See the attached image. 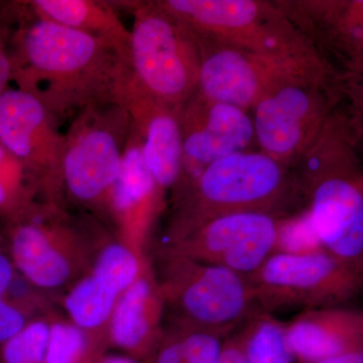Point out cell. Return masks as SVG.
Here are the masks:
<instances>
[{"label": "cell", "instance_id": "cell-1", "mask_svg": "<svg viewBox=\"0 0 363 363\" xmlns=\"http://www.w3.org/2000/svg\"><path fill=\"white\" fill-rule=\"evenodd\" d=\"M11 82L59 121L87 107L117 104L130 68L102 40L33 16L18 1L11 47Z\"/></svg>", "mask_w": 363, "mask_h": 363}, {"label": "cell", "instance_id": "cell-2", "mask_svg": "<svg viewBox=\"0 0 363 363\" xmlns=\"http://www.w3.org/2000/svg\"><path fill=\"white\" fill-rule=\"evenodd\" d=\"M306 207L298 177L262 152H235L212 162L192 182L179 214V240L206 222L235 213L277 218Z\"/></svg>", "mask_w": 363, "mask_h": 363}, {"label": "cell", "instance_id": "cell-3", "mask_svg": "<svg viewBox=\"0 0 363 363\" xmlns=\"http://www.w3.org/2000/svg\"><path fill=\"white\" fill-rule=\"evenodd\" d=\"M351 157L345 138H335L326 123L301 159L306 164L298 181L322 247L363 274L362 177Z\"/></svg>", "mask_w": 363, "mask_h": 363}, {"label": "cell", "instance_id": "cell-4", "mask_svg": "<svg viewBox=\"0 0 363 363\" xmlns=\"http://www.w3.org/2000/svg\"><path fill=\"white\" fill-rule=\"evenodd\" d=\"M133 16L130 80L149 96L181 108L197 92L199 45L193 33L157 1H121Z\"/></svg>", "mask_w": 363, "mask_h": 363}, {"label": "cell", "instance_id": "cell-5", "mask_svg": "<svg viewBox=\"0 0 363 363\" xmlns=\"http://www.w3.org/2000/svg\"><path fill=\"white\" fill-rule=\"evenodd\" d=\"M198 43L267 55L317 52L278 6L257 0H161Z\"/></svg>", "mask_w": 363, "mask_h": 363}, {"label": "cell", "instance_id": "cell-6", "mask_svg": "<svg viewBox=\"0 0 363 363\" xmlns=\"http://www.w3.org/2000/svg\"><path fill=\"white\" fill-rule=\"evenodd\" d=\"M260 311L274 313L343 307L359 296L362 274L326 250L274 253L245 277Z\"/></svg>", "mask_w": 363, "mask_h": 363}, {"label": "cell", "instance_id": "cell-7", "mask_svg": "<svg viewBox=\"0 0 363 363\" xmlns=\"http://www.w3.org/2000/svg\"><path fill=\"white\" fill-rule=\"evenodd\" d=\"M198 45L201 63L197 92L245 111L281 86L328 76L327 66L316 52L267 55L205 43Z\"/></svg>", "mask_w": 363, "mask_h": 363}, {"label": "cell", "instance_id": "cell-8", "mask_svg": "<svg viewBox=\"0 0 363 363\" xmlns=\"http://www.w3.org/2000/svg\"><path fill=\"white\" fill-rule=\"evenodd\" d=\"M130 130V117L118 104L87 107L72 117L65 133L63 185L74 199L109 203Z\"/></svg>", "mask_w": 363, "mask_h": 363}, {"label": "cell", "instance_id": "cell-9", "mask_svg": "<svg viewBox=\"0 0 363 363\" xmlns=\"http://www.w3.org/2000/svg\"><path fill=\"white\" fill-rule=\"evenodd\" d=\"M164 296L175 306L181 328L227 337L257 311L245 277L174 252Z\"/></svg>", "mask_w": 363, "mask_h": 363}, {"label": "cell", "instance_id": "cell-10", "mask_svg": "<svg viewBox=\"0 0 363 363\" xmlns=\"http://www.w3.org/2000/svg\"><path fill=\"white\" fill-rule=\"evenodd\" d=\"M327 77L281 86L253 107L255 140L264 154L286 168L307 154L328 121L333 100Z\"/></svg>", "mask_w": 363, "mask_h": 363}, {"label": "cell", "instance_id": "cell-11", "mask_svg": "<svg viewBox=\"0 0 363 363\" xmlns=\"http://www.w3.org/2000/svg\"><path fill=\"white\" fill-rule=\"evenodd\" d=\"M59 121L18 88L9 87L0 96V143L23 164L33 183L50 194L63 186L65 133Z\"/></svg>", "mask_w": 363, "mask_h": 363}, {"label": "cell", "instance_id": "cell-12", "mask_svg": "<svg viewBox=\"0 0 363 363\" xmlns=\"http://www.w3.org/2000/svg\"><path fill=\"white\" fill-rule=\"evenodd\" d=\"M279 219L252 212L216 217L179 240L175 252L247 277L274 253Z\"/></svg>", "mask_w": 363, "mask_h": 363}, {"label": "cell", "instance_id": "cell-13", "mask_svg": "<svg viewBox=\"0 0 363 363\" xmlns=\"http://www.w3.org/2000/svg\"><path fill=\"white\" fill-rule=\"evenodd\" d=\"M183 143V172L200 175L222 157L245 152L255 140L252 119L233 105L212 101L196 92L179 113Z\"/></svg>", "mask_w": 363, "mask_h": 363}, {"label": "cell", "instance_id": "cell-14", "mask_svg": "<svg viewBox=\"0 0 363 363\" xmlns=\"http://www.w3.org/2000/svg\"><path fill=\"white\" fill-rule=\"evenodd\" d=\"M118 104L130 117L142 145L143 160L160 190L173 187L183 175L181 108L159 101L130 82H124Z\"/></svg>", "mask_w": 363, "mask_h": 363}, {"label": "cell", "instance_id": "cell-15", "mask_svg": "<svg viewBox=\"0 0 363 363\" xmlns=\"http://www.w3.org/2000/svg\"><path fill=\"white\" fill-rule=\"evenodd\" d=\"M286 338L295 357L306 363L362 350L363 313L346 306L307 310L286 323Z\"/></svg>", "mask_w": 363, "mask_h": 363}, {"label": "cell", "instance_id": "cell-16", "mask_svg": "<svg viewBox=\"0 0 363 363\" xmlns=\"http://www.w3.org/2000/svg\"><path fill=\"white\" fill-rule=\"evenodd\" d=\"M25 2L33 16L106 43L128 64L130 33L111 1L30 0Z\"/></svg>", "mask_w": 363, "mask_h": 363}, {"label": "cell", "instance_id": "cell-17", "mask_svg": "<svg viewBox=\"0 0 363 363\" xmlns=\"http://www.w3.org/2000/svg\"><path fill=\"white\" fill-rule=\"evenodd\" d=\"M160 191L143 160L140 138L131 124L109 205L126 228L142 233L156 208Z\"/></svg>", "mask_w": 363, "mask_h": 363}, {"label": "cell", "instance_id": "cell-18", "mask_svg": "<svg viewBox=\"0 0 363 363\" xmlns=\"http://www.w3.org/2000/svg\"><path fill=\"white\" fill-rule=\"evenodd\" d=\"M161 294L142 276L117 298L112 312L111 336L119 347L143 350L156 337L161 314Z\"/></svg>", "mask_w": 363, "mask_h": 363}, {"label": "cell", "instance_id": "cell-19", "mask_svg": "<svg viewBox=\"0 0 363 363\" xmlns=\"http://www.w3.org/2000/svg\"><path fill=\"white\" fill-rule=\"evenodd\" d=\"M11 247L16 267L37 286L55 288L63 285L70 276L66 257L54 247L49 233L39 224H18Z\"/></svg>", "mask_w": 363, "mask_h": 363}, {"label": "cell", "instance_id": "cell-20", "mask_svg": "<svg viewBox=\"0 0 363 363\" xmlns=\"http://www.w3.org/2000/svg\"><path fill=\"white\" fill-rule=\"evenodd\" d=\"M234 334L247 363H295L286 338V323L269 313L253 312Z\"/></svg>", "mask_w": 363, "mask_h": 363}, {"label": "cell", "instance_id": "cell-21", "mask_svg": "<svg viewBox=\"0 0 363 363\" xmlns=\"http://www.w3.org/2000/svg\"><path fill=\"white\" fill-rule=\"evenodd\" d=\"M117 298V294L91 276L71 291L66 298V308L78 327L95 328L111 316Z\"/></svg>", "mask_w": 363, "mask_h": 363}, {"label": "cell", "instance_id": "cell-22", "mask_svg": "<svg viewBox=\"0 0 363 363\" xmlns=\"http://www.w3.org/2000/svg\"><path fill=\"white\" fill-rule=\"evenodd\" d=\"M225 338L210 332L180 328L177 335L164 341L155 363H217Z\"/></svg>", "mask_w": 363, "mask_h": 363}, {"label": "cell", "instance_id": "cell-23", "mask_svg": "<svg viewBox=\"0 0 363 363\" xmlns=\"http://www.w3.org/2000/svg\"><path fill=\"white\" fill-rule=\"evenodd\" d=\"M30 183L25 167L0 143V215L20 222L30 213Z\"/></svg>", "mask_w": 363, "mask_h": 363}, {"label": "cell", "instance_id": "cell-24", "mask_svg": "<svg viewBox=\"0 0 363 363\" xmlns=\"http://www.w3.org/2000/svg\"><path fill=\"white\" fill-rule=\"evenodd\" d=\"M93 276L119 296L140 278V260L128 247L111 245L99 255Z\"/></svg>", "mask_w": 363, "mask_h": 363}, {"label": "cell", "instance_id": "cell-25", "mask_svg": "<svg viewBox=\"0 0 363 363\" xmlns=\"http://www.w3.org/2000/svg\"><path fill=\"white\" fill-rule=\"evenodd\" d=\"M323 250L307 208L279 219L274 253L302 255Z\"/></svg>", "mask_w": 363, "mask_h": 363}, {"label": "cell", "instance_id": "cell-26", "mask_svg": "<svg viewBox=\"0 0 363 363\" xmlns=\"http://www.w3.org/2000/svg\"><path fill=\"white\" fill-rule=\"evenodd\" d=\"M49 325L35 322L23 327L4 343L2 357L6 363H45L50 338Z\"/></svg>", "mask_w": 363, "mask_h": 363}, {"label": "cell", "instance_id": "cell-27", "mask_svg": "<svg viewBox=\"0 0 363 363\" xmlns=\"http://www.w3.org/2000/svg\"><path fill=\"white\" fill-rule=\"evenodd\" d=\"M85 347L84 334L78 327L64 323L52 325L45 363H79Z\"/></svg>", "mask_w": 363, "mask_h": 363}, {"label": "cell", "instance_id": "cell-28", "mask_svg": "<svg viewBox=\"0 0 363 363\" xmlns=\"http://www.w3.org/2000/svg\"><path fill=\"white\" fill-rule=\"evenodd\" d=\"M16 9V1H0V96L11 82L9 47L18 16Z\"/></svg>", "mask_w": 363, "mask_h": 363}, {"label": "cell", "instance_id": "cell-29", "mask_svg": "<svg viewBox=\"0 0 363 363\" xmlns=\"http://www.w3.org/2000/svg\"><path fill=\"white\" fill-rule=\"evenodd\" d=\"M25 327V317L14 306L0 298V343H6Z\"/></svg>", "mask_w": 363, "mask_h": 363}, {"label": "cell", "instance_id": "cell-30", "mask_svg": "<svg viewBox=\"0 0 363 363\" xmlns=\"http://www.w3.org/2000/svg\"><path fill=\"white\" fill-rule=\"evenodd\" d=\"M217 363H247L240 343L233 333L227 336L224 340L220 357Z\"/></svg>", "mask_w": 363, "mask_h": 363}, {"label": "cell", "instance_id": "cell-31", "mask_svg": "<svg viewBox=\"0 0 363 363\" xmlns=\"http://www.w3.org/2000/svg\"><path fill=\"white\" fill-rule=\"evenodd\" d=\"M13 264L6 255L0 253V298H4L13 283Z\"/></svg>", "mask_w": 363, "mask_h": 363}, {"label": "cell", "instance_id": "cell-32", "mask_svg": "<svg viewBox=\"0 0 363 363\" xmlns=\"http://www.w3.org/2000/svg\"><path fill=\"white\" fill-rule=\"evenodd\" d=\"M314 363H363L362 350L348 351Z\"/></svg>", "mask_w": 363, "mask_h": 363}, {"label": "cell", "instance_id": "cell-33", "mask_svg": "<svg viewBox=\"0 0 363 363\" xmlns=\"http://www.w3.org/2000/svg\"><path fill=\"white\" fill-rule=\"evenodd\" d=\"M101 363H138L135 360L125 357H109L102 360Z\"/></svg>", "mask_w": 363, "mask_h": 363}]
</instances>
